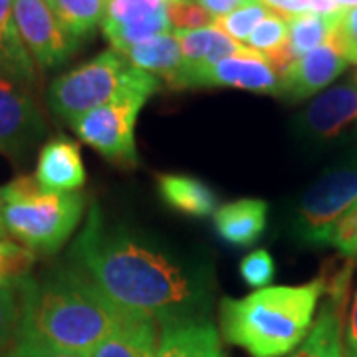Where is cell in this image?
I'll return each mask as SVG.
<instances>
[{
  "label": "cell",
  "instance_id": "obj_21",
  "mask_svg": "<svg viewBox=\"0 0 357 357\" xmlns=\"http://www.w3.org/2000/svg\"><path fill=\"white\" fill-rule=\"evenodd\" d=\"M342 10V8H340ZM340 10L335 13H306L288 20V44L286 48L294 60L307 52L316 50L332 38L337 26Z\"/></svg>",
  "mask_w": 357,
  "mask_h": 357
},
{
  "label": "cell",
  "instance_id": "obj_22",
  "mask_svg": "<svg viewBox=\"0 0 357 357\" xmlns=\"http://www.w3.org/2000/svg\"><path fill=\"white\" fill-rule=\"evenodd\" d=\"M102 30L105 38L109 40V44L114 46V50L123 56L131 48L139 46L147 40H153L161 34H169L171 22H169L167 10H161L153 16H147V18L137 20V22H128V24L102 22Z\"/></svg>",
  "mask_w": 357,
  "mask_h": 357
},
{
  "label": "cell",
  "instance_id": "obj_32",
  "mask_svg": "<svg viewBox=\"0 0 357 357\" xmlns=\"http://www.w3.org/2000/svg\"><path fill=\"white\" fill-rule=\"evenodd\" d=\"M332 40L347 62L357 64V6L340 10V18H337Z\"/></svg>",
  "mask_w": 357,
  "mask_h": 357
},
{
  "label": "cell",
  "instance_id": "obj_35",
  "mask_svg": "<svg viewBox=\"0 0 357 357\" xmlns=\"http://www.w3.org/2000/svg\"><path fill=\"white\" fill-rule=\"evenodd\" d=\"M344 356L357 357V294L351 302L344 328Z\"/></svg>",
  "mask_w": 357,
  "mask_h": 357
},
{
  "label": "cell",
  "instance_id": "obj_24",
  "mask_svg": "<svg viewBox=\"0 0 357 357\" xmlns=\"http://www.w3.org/2000/svg\"><path fill=\"white\" fill-rule=\"evenodd\" d=\"M20 288L0 286V356L8 354L20 332Z\"/></svg>",
  "mask_w": 357,
  "mask_h": 357
},
{
  "label": "cell",
  "instance_id": "obj_15",
  "mask_svg": "<svg viewBox=\"0 0 357 357\" xmlns=\"http://www.w3.org/2000/svg\"><path fill=\"white\" fill-rule=\"evenodd\" d=\"M155 357H225L220 335L211 321L163 328Z\"/></svg>",
  "mask_w": 357,
  "mask_h": 357
},
{
  "label": "cell",
  "instance_id": "obj_10",
  "mask_svg": "<svg viewBox=\"0 0 357 357\" xmlns=\"http://www.w3.org/2000/svg\"><path fill=\"white\" fill-rule=\"evenodd\" d=\"M300 139L307 145H332L349 131L357 133V84L345 82L319 93L296 121Z\"/></svg>",
  "mask_w": 357,
  "mask_h": 357
},
{
  "label": "cell",
  "instance_id": "obj_37",
  "mask_svg": "<svg viewBox=\"0 0 357 357\" xmlns=\"http://www.w3.org/2000/svg\"><path fill=\"white\" fill-rule=\"evenodd\" d=\"M337 8H356L357 0H333Z\"/></svg>",
  "mask_w": 357,
  "mask_h": 357
},
{
  "label": "cell",
  "instance_id": "obj_31",
  "mask_svg": "<svg viewBox=\"0 0 357 357\" xmlns=\"http://www.w3.org/2000/svg\"><path fill=\"white\" fill-rule=\"evenodd\" d=\"M262 6H266L268 10L278 14L282 18L290 20L292 16L306 13H335L340 10L335 6L333 0H252Z\"/></svg>",
  "mask_w": 357,
  "mask_h": 357
},
{
  "label": "cell",
  "instance_id": "obj_8",
  "mask_svg": "<svg viewBox=\"0 0 357 357\" xmlns=\"http://www.w3.org/2000/svg\"><path fill=\"white\" fill-rule=\"evenodd\" d=\"M14 20L26 50L40 70L66 64L79 46V40L58 22L48 0H14Z\"/></svg>",
  "mask_w": 357,
  "mask_h": 357
},
{
  "label": "cell",
  "instance_id": "obj_4",
  "mask_svg": "<svg viewBox=\"0 0 357 357\" xmlns=\"http://www.w3.org/2000/svg\"><path fill=\"white\" fill-rule=\"evenodd\" d=\"M84 206V195L46 191L26 175L0 189L4 229L32 252H58L77 229Z\"/></svg>",
  "mask_w": 357,
  "mask_h": 357
},
{
  "label": "cell",
  "instance_id": "obj_39",
  "mask_svg": "<svg viewBox=\"0 0 357 357\" xmlns=\"http://www.w3.org/2000/svg\"><path fill=\"white\" fill-rule=\"evenodd\" d=\"M356 135H357V133H356Z\"/></svg>",
  "mask_w": 357,
  "mask_h": 357
},
{
  "label": "cell",
  "instance_id": "obj_28",
  "mask_svg": "<svg viewBox=\"0 0 357 357\" xmlns=\"http://www.w3.org/2000/svg\"><path fill=\"white\" fill-rule=\"evenodd\" d=\"M169 2H175V0H109L103 22H112V24L137 22L147 16L167 10Z\"/></svg>",
  "mask_w": 357,
  "mask_h": 357
},
{
  "label": "cell",
  "instance_id": "obj_20",
  "mask_svg": "<svg viewBox=\"0 0 357 357\" xmlns=\"http://www.w3.org/2000/svg\"><path fill=\"white\" fill-rule=\"evenodd\" d=\"M286 357H345L344 328L335 302L321 307L306 340Z\"/></svg>",
  "mask_w": 357,
  "mask_h": 357
},
{
  "label": "cell",
  "instance_id": "obj_6",
  "mask_svg": "<svg viewBox=\"0 0 357 357\" xmlns=\"http://www.w3.org/2000/svg\"><path fill=\"white\" fill-rule=\"evenodd\" d=\"M357 203V161L324 171L294 206L290 232L306 246H330L333 227Z\"/></svg>",
  "mask_w": 357,
  "mask_h": 357
},
{
  "label": "cell",
  "instance_id": "obj_18",
  "mask_svg": "<svg viewBox=\"0 0 357 357\" xmlns=\"http://www.w3.org/2000/svg\"><path fill=\"white\" fill-rule=\"evenodd\" d=\"M157 187L161 199L183 215L208 217L217 213V195L199 178L187 175H161L157 178Z\"/></svg>",
  "mask_w": 357,
  "mask_h": 357
},
{
  "label": "cell",
  "instance_id": "obj_11",
  "mask_svg": "<svg viewBox=\"0 0 357 357\" xmlns=\"http://www.w3.org/2000/svg\"><path fill=\"white\" fill-rule=\"evenodd\" d=\"M211 86L241 88L256 93L278 96L280 74L268 62L264 54L244 46L238 54L229 56L218 64L195 74L189 79L187 88H211Z\"/></svg>",
  "mask_w": 357,
  "mask_h": 357
},
{
  "label": "cell",
  "instance_id": "obj_33",
  "mask_svg": "<svg viewBox=\"0 0 357 357\" xmlns=\"http://www.w3.org/2000/svg\"><path fill=\"white\" fill-rule=\"evenodd\" d=\"M330 246L349 258H357V203L333 227Z\"/></svg>",
  "mask_w": 357,
  "mask_h": 357
},
{
  "label": "cell",
  "instance_id": "obj_13",
  "mask_svg": "<svg viewBox=\"0 0 357 357\" xmlns=\"http://www.w3.org/2000/svg\"><path fill=\"white\" fill-rule=\"evenodd\" d=\"M42 189L52 192H74L86 183V167L79 147L64 135L42 145L36 163V175Z\"/></svg>",
  "mask_w": 357,
  "mask_h": 357
},
{
  "label": "cell",
  "instance_id": "obj_9",
  "mask_svg": "<svg viewBox=\"0 0 357 357\" xmlns=\"http://www.w3.org/2000/svg\"><path fill=\"white\" fill-rule=\"evenodd\" d=\"M46 135V121L30 89L0 77V153L22 161Z\"/></svg>",
  "mask_w": 357,
  "mask_h": 357
},
{
  "label": "cell",
  "instance_id": "obj_23",
  "mask_svg": "<svg viewBox=\"0 0 357 357\" xmlns=\"http://www.w3.org/2000/svg\"><path fill=\"white\" fill-rule=\"evenodd\" d=\"M58 22L64 26L74 38L82 40L103 22L107 2L105 0H48Z\"/></svg>",
  "mask_w": 357,
  "mask_h": 357
},
{
  "label": "cell",
  "instance_id": "obj_7",
  "mask_svg": "<svg viewBox=\"0 0 357 357\" xmlns=\"http://www.w3.org/2000/svg\"><path fill=\"white\" fill-rule=\"evenodd\" d=\"M159 88L161 84L129 89L114 102L82 115L72 128L79 139L114 165L123 169L137 167L139 155L135 147V123L143 105Z\"/></svg>",
  "mask_w": 357,
  "mask_h": 357
},
{
  "label": "cell",
  "instance_id": "obj_3",
  "mask_svg": "<svg viewBox=\"0 0 357 357\" xmlns=\"http://www.w3.org/2000/svg\"><path fill=\"white\" fill-rule=\"evenodd\" d=\"M324 280L302 286H268L220 304V332L252 357L290 356L314 326Z\"/></svg>",
  "mask_w": 357,
  "mask_h": 357
},
{
  "label": "cell",
  "instance_id": "obj_19",
  "mask_svg": "<svg viewBox=\"0 0 357 357\" xmlns=\"http://www.w3.org/2000/svg\"><path fill=\"white\" fill-rule=\"evenodd\" d=\"M129 64L145 70L149 74H157L171 86L175 82L181 68V46L175 34H161L153 40H147L139 46L123 54Z\"/></svg>",
  "mask_w": 357,
  "mask_h": 357
},
{
  "label": "cell",
  "instance_id": "obj_27",
  "mask_svg": "<svg viewBox=\"0 0 357 357\" xmlns=\"http://www.w3.org/2000/svg\"><path fill=\"white\" fill-rule=\"evenodd\" d=\"M270 13L272 10H268L266 6H262L258 2H250L234 13L217 18L215 26L218 30H222L229 38L236 40V42H246L248 36L255 32L256 26L260 24Z\"/></svg>",
  "mask_w": 357,
  "mask_h": 357
},
{
  "label": "cell",
  "instance_id": "obj_1",
  "mask_svg": "<svg viewBox=\"0 0 357 357\" xmlns=\"http://www.w3.org/2000/svg\"><path fill=\"white\" fill-rule=\"evenodd\" d=\"M68 262L86 272L117 306L161 330L204 321L211 310L215 280L204 256L109 220L98 204H91Z\"/></svg>",
  "mask_w": 357,
  "mask_h": 357
},
{
  "label": "cell",
  "instance_id": "obj_16",
  "mask_svg": "<svg viewBox=\"0 0 357 357\" xmlns=\"http://www.w3.org/2000/svg\"><path fill=\"white\" fill-rule=\"evenodd\" d=\"M268 204L258 199H243L218 206L215 213V229L230 244H255L266 229Z\"/></svg>",
  "mask_w": 357,
  "mask_h": 357
},
{
  "label": "cell",
  "instance_id": "obj_38",
  "mask_svg": "<svg viewBox=\"0 0 357 357\" xmlns=\"http://www.w3.org/2000/svg\"><path fill=\"white\" fill-rule=\"evenodd\" d=\"M2 232H4V225H2V215H0V236H2Z\"/></svg>",
  "mask_w": 357,
  "mask_h": 357
},
{
  "label": "cell",
  "instance_id": "obj_12",
  "mask_svg": "<svg viewBox=\"0 0 357 357\" xmlns=\"http://www.w3.org/2000/svg\"><path fill=\"white\" fill-rule=\"evenodd\" d=\"M347 60L335 46L332 38L316 50L307 52L302 58L294 60L288 70L280 76L278 98L288 102H300L312 98L324 88H328L333 79L344 74Z\"/></svg>",
  "mask_w": 357,
  "mask_h": 357
},
{
  "label": "cell",
  "instance_id": "obj_30",
  "mask_svg": "<svg viewBox=\"0 0 357 357\" xmlns=\"http://www.w3.org/2000/svg\"><path fill=\"white\" fill-rule=\"evenodd\" d=\"M274 272H276V266H274V258L268 250H252L250 255H246L241 260V276L243 280L252 286V288H268V284L274 278Z\"/></svg>",
  "mask_w": 357,
  "mask_h": 357
},
{
  "label": "cell",
  "instance_id": "obj_25",
  "mask_svg": "<svg viewBox=\"0 0 357 357\" xmlns=\"http://www.w3.org/2000/svg\"><path fill=\"white\" fill-rule=\"evenodd\" d=\"M286 42H288V20L278 14L270 13L260 24L256 26L255 32L244 42V46L260 52L268 58V56L280 52L286 46Z\"/></svg>",
  "mask_w": 357,
  "mask_h": 357
},
{
  "label": "cell",
  "instance_id": "obj_17",
  "mask_svg": "<svg viewBox=\"0 0 357 357\" xmlns=\"http://www.w3.org/2000/svg\"><path fill=\"white\" fill-rule=\"evenodd\" d=\"M157 345V324L133 316L117 326L88 357H155Z\"/></svg>",
  "mask_w": 357,
  "mask_h": 357
},
{
  "label": "cell",
  "instance_id": "obj_2",
  "mask_svg": "<svg viewBox=\"0 0 357 357\" xmlns=\"http://www.w3.org/2000/svg\"><path fill=\"white\" fill-rule=\"evenodd\" d=\"M20 288L18 340L89 356L131 314L103 294L76 264L66 262L42 278H24Z\"/></svg>",
  "mask_w": 357,
  "mask_h": 357
},
{
  "label": "cell",
  "instance_id": "obj_14",
  "mask_svg": "<svg viewBox=\"0 0 357 357\" xmlns=\"http://www.w3.org/2000/svg\"><path fill=\"white\" fill-rule=\"evenodd\" d=\"M34 66L16 28L14 0H0V77L32 89L36 86Z\"/></svg>",
  "mask_w": 357,
  "mask_h": 357
},
{
  "label": "cell",
  "instance_id": "obj_26",
  "mask_svg": "<svg viewBox=\"0 0 357 357\" xmlns=\"http://www.w3.org/2000/svg\"><path fill=\"white\" fill-rule=\"evenodd\" d=\"M34 252L10 241H0V286H14L30 276Z\"/></svg>",
  "mask_w": 357,
  "mask_h": 357
},
{
  "label": "cell",
  "instance_id": "obj_36",
  "mask_svg": "<svg viewBox=\"0 0 357 357\" xmlns=\"http://www.w3.org/2000/svg\"><path fill=\"white\" fill-rule=\"evenodd\" d=\"M252 0H199V4L206 8L215 18H222L227 14L234 13L238 8H243L246 4H250Z\"/></svg>",
  "mask_w": 357,
  "mask_h": 357
},
{
  "label": "cell",
  "instance_id": "obj_5",
  "mask_svg": "<svg viewBox=\"0 0 357 357\" xmlns=\"http://www.w3.org/2000/svg\"><path fill=\"white\" fill-rule=\"evenodd\" d=\"M161 84L159 77L131 66L119 52L107 50L52 82L48 105L58 119L74 126L82 115L114 102L133 88Z\"/></svg>",
  "mask_w": 357,
  "mask_h": 357
},
{
  "label": "cell",
  "instance_id": "obj_34",
  "mask_svg": "<svg viewBox=\"0 0 357 357\" xmlns=\"http://www.w3.org/2000/svg\"><path fill=\"white\" fill-rule=\"evenodd\" d=\"M6 357H88L79 356V354H70V351H62L50 345L36 344L30 340H16L13 349L6 354Z\"/></svg>",
  "mask_w": 357,
  "mask_h": 357
},
{
  "label": "cell",
  "instance_id": "obj_29",
  "mask_svg": "<svg viewBox=\"0 0 357 357\" xmlns=\"http://www.w3.org/2000/svg\"><path fill=\"white\" fill-rule=\"evenodd\" d=\"M167 16L169 22L175 28V32H189V30H201L215 26L217 18L197 4L195 0H175L167 4Z\"/></svg>",
  "mask_w": 357,
  "mask_h": 357
}]
</instances>
